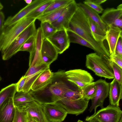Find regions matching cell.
Segmentation results:
<instances>
[{
    "instance_id": "obj_4",
    "label": "cell",
    "mask_w": 122,
    "mask_h": 122,
    "mask_svg": "<svg viewBox=\"0 0 122 122\" xmlns=\"http://www.w3.org/2000/svg\"><path fill=\"white\" fill-rule=\"evenodd\" d=\"M34 21L27 27L15 39L8 48L1 53L4 60H9L18 52L25 42L31 36L36 34L37 30Z\"/></svg>"
},
{
    "instance_id": "obj_8",
    "label": "cell",
    "mask_w": 122,
    "mask_h": 122,
    "mask_svg": "<svg viewBox=\"0 0 122 122\" xmlns=\"http://www.w3.org/2000/svg\"><path fill=\"white\" fill-rule=\"evenodd\" d=\"M42 105L48 122H61L68 114L66 111L56 102Z\"/></svg>"
},
{
    "instance_id": "obj_41",
    "label": "cell",
    "mask_w": 122,
    "mask_h": 122,
    "mask_svg": "<svg viewBox=\"0 0 122 122\" xmlns=\"http://www.w3.org/2000/svg\"><path fill=\"white\" fill-rule=\"evenodd\" d=\"M5 16L4 13L0 11V33L4 26Z\"/></svg>"
},
{
    "instance_id": "obj_39",
    "label": "cell",
    "mask_w": 122,
    "mask_h": 122,
    "mask_svg": "<svg viewBox=\"0 0 122 122\" xmlns=\"http://www.w3.org/2000/svg\"><path fill=\"white\" fill-rule=\"evenodd\" d=\"M110 59L112 61L122 68V57L117 55H114L111 57Z\"/></svg>"
},
{
    "instance_id": "obj_25",
    "label": "cell",
    "mask_w": 122,
    "mask_h": 122,
    "mask_svg": "<svg viewBox=\"0 0 122 122\" xmlns=\"http://www.w3.org/2000/svg\"><path fill=\"white\" fill-rule=\"evenodd\" d=\"M41 53L52 58L54 61L57 58L58 53L52 44L47 39L43 40L42 43Z\"/></svg>"
},
{
    "instance_id": "obj_36",
    "label": "cell",
    "mask_w": 122,
    "mask_h": 122,
    "mask_svg": "<svg viewBox=\"0 0 122 122\" xmlns=\"http://www.w3.org/2000/svg\"><path fill=\"white\" fill-rule=\"evenodd\" d=\"M83 3L94 10L98 14L102 13L104 9L100 5L92 2L91 0H86L83 2Z\"/></svg>"
},
{
    "instance_id": "obj_12",
    "label": "cell",
    "mask_w": 122,
    "mask_h": 122,
    "mask_svg": "<svg viewBox=\"0 0 122 122\" xmlns=\"http://www.w3.org/2000/svg\"><path fill=\"white\" fill-rule=\"evenodd\" d=\"M47 39L54 46L58 54L62 53L70 46V43L65 29L57 30Z\"/></svg>"
},
{
    "instance_id": "obj_34",
    "label": "cell",
    "mask_w": 122,
    "mask_h": 122,
    "mask_svg": "<svg viewBox=\"0 0 122 122\" xmlns=\"http://www.w3.org/2000/svg\"><path fill=\"white\" fill-rule=\"evenodd\" d=\"M15 107V112L13 122H27V112L25 110Z\"/></svg>"
},
{
    "instance_id": "obj_6",
    "label": "cell",
    "mask_w": 122,
    "mask_h": 122,
    "mask_svg": "<svg viewBox=\"0 0 122 122\" xmlns=\"http://www.w3.org/2000/svg\"><path fill=\"white\" fill-rule=\"evenodd\" d=\"M64 74L67 81L74 84L81 90L94 80L90 73L81 69L69 70L65 72Z\"/></svg>"
},
{
    "instance_id": "obj_1",
    "label": "cell",
    "mask_w": 122,
    "mask_h": 122,
    "mask_svg": "<svg viewBox=\"0 0 122 122\" xmlns=\"http://www.w3.org/2000/svg\"><path fill=\"white\" fill-rule=\"evenodd\" d=\"M67 29L74 32L87 41L92 46L96 53L107 59H110L109 49L103 42H98L95 40L91 29L88 17L79 7L71 18Z\"/></svg>"
},
{
    "instance_id": "obj_18",
    "label": "cell",
    "mask_w": 122,
    "mask_h": 122,
    "mask_svg": "<svg viewBox=\"0 0 122 122\" xmlns=\"http://www.w3.org/2000/svg\"><path fill=\"white\" fill-rule=\"evenodd\" d=\"M15 111L13 98L7 100L0 106V122H13Z\"/></svg>"
},
{
    "instance_id": "obj_7",
    "label": "cell",
    "mask_w": 122,
    "mask_h": 122,
    "mask_svg": "<svg viewBox=\"0 0 122 122\" xmlns=\"http://www.w3.org/2000/svg\"><path fill=\"white\" fill-rule=\"evenodd\" d=\"M95 82L96 87V93L94 97L91 100L92 104L88 109L90 112L94 110V113L96 112L98 107L101 108L104 107V101L109 96L110 87L109 83L105 80L100 79Z\"/></svg>"
},
{
    "instance_id": "obj_20",
    "label": "cell",
    "mask_w": 122,
    "mask_h": 122,
    "mask_svg": "<svg viewBox=\"0 0 122 122\" xmlns=\"http://www.w3.org/2000/svg\"><path fill=\"white\" fill-rule=\"evenodd\" d=\"M23 109L38 122H48L46 117L42 105L35 101L31 102Z\"/></svg>"
},
{
    "instance_id": "obj_23",
    "label": "cell",
    "mask_w": 122,
    "mask_h": 122,
    "mask_svg": "<svg viewBox=\"0 0 122 122\" xmlns=\"http://www.w3.org/2000/svg\"><path fill=\"white\" fill-rule=\"evenodd\" d=\"M15 106L23 109L29 103L34 100L30 92H17L13 98Z\"/></svg>"
},
{
    "instance_id": "obj_5",
    "label": "cell",
    "mask_w": 122,
    "mask_h": 122,
    "mask_svg": "<svg viewBox=\"0 0 122 122\" xmlns=\"http://www.w3.org/2000/svg\"><path fill=\"white\" fill-rule=\"evenodd\" d=\"M122 117V111L120 108L109 104L92 115L87 116L85 120L88 122L95 119L99 122H118Z\"/></svg>"
},
{
    "instance_id": "obj_47",
    "label": "cell",
    "mask_w": 122,
    "mask_h": 122,
    "mask_svg": "<svg viewBox=\"0 0 122 122\" xmlns=\"http://www.w3.org/2000/svg\"><path fill=\"white\" fill-rule=\"evenodd\" d=\"M118 122H122V117Z\"/></svg>"
},
{
    "instance_id": "obj_14",
    "label": "cell",
    "mask_w": 122,
    "mask_h": 122,
    "mask_svg": "<svg viewBox=\"0 0 122 122\" xmlns=\"http://www.w3.org/2000/svg\"><path fill=\"white\" fill-rule=\"evenodd\" d=\"M56 75L50 67L48 68L40 75L32 84L30 90L34 92L43 90L52 82Z\"/></svg>"
},
{
    "instance_id": "obj_29",
    "label": "cell",
    "mask_w": 122,
    "mask_h": 122,
    "mask_svg": "<svg viewBox=\"0 0 122 122\" xmlns=\"http://www.w3.org/2000/svg\"><path fill=\"white\" fill-rule=\"evenodd\" d=\"M54 0H47L29 13L25 17L36 19L42 15L44 11L53 2Z\"/></svg>"
},
{
    "instance_id": "obj_10",
    "label": "cell",
    "mask_w": 122,
    "mask_h": 122,
    "mask_svg": "<svg viewBox=\"0 0 122 122\" xmlns=\"http://www.w3.org/2000/svg\"><path fill=\"white\" fill-rule=\"evenodd\" d=\"M103 21L108 27L113 26L122 29V8L117 7V9L107 8L103 12L101 16Z\"/></svg>"
},
{
    "instance_id": "obj_19",
    "label": "cell",
    "mask_w": 122,
    "mask_h": 122,
    "mask_svg": "<svg viewBox=\"0 0 122 122\" xmlns=\"http://www.w3.org/2000/svg\"><path fill=\"white\" fill-rule=\"evenodd\" d=\"M106 32V39L108 43L111 57L115 54L116 46L118 40L122 35V29L117 27L111 26L108 27Z\"/></svg>"
},
{
    "instance_id": "obj_40",
    "label": "cell",
    "mask_w": 122,
    "mask_h": 122,
    "mask_svg": "<svg viewBox=\"0 0 122 122\" xmlns=\"http://www.w3.org/2000/svg\"><path fill=\"white\" fill-rule=\"evenodd\" d=\"M42 59L44 62L50 66L54 61L50 57L41 54Z\"/></svg>"
},
{
    "instance_id": "obj_30",
    "label": "cell",
    "mask_w": 122,
    "mask_h": 122,
    "mask_svg": "<svg viewBox=\"0 0 122 122\" xmlns=\"http://www.w3.org/2000/svg\"><path fill=\"white\" fill-rule=\"evenodd\" d=\"M96 91L95 82L87 85L81 90L82 98L88 100L92 99L95 96Z\"/></svg>"
},
{
    "instance_id": "obj_35",
    "label": "cell",
    "mask_w": 122,
    "mask_h": 122,
    "mask_svg": "<svg viewBox=\"0 0 122 122\" xmlns=\"http://www.w3.org/2000/svg\"><path fill=\"white\" fill-rule=\"evenodd\" d=\"M114 78L120 84H122V68L112 61Z\"/></svg>"
},
{
    "instance_id": "obj_16",
    "label": "cell",
    "mask_w": 122,
    "mask_h": 122,
    "mask_svg": "<svg viewBox=\"0 0 122 122\" xmlns=\"http://www.w3.org/2000/svg\"><path fill=\"white\" fill-rule=\"evenodd\" d=\"M47 0H35L27 5L13 16L8 17L5 21V26L11 25L25 18L27 15L37 7Z\"/></svg>"
},
{
    "instance_id": "obj_27",
    "label": "cell",
    "mask_w": 122,
    "mask_h": 122,
    "mask_svg": "<svg viewBox=\"0 0 122 122\" xmlns=\"http://www.w3.org/2000/svg\"><path fill=\"white\" fill-rule=\"evenodd\" d=\"M16 92V83L12 84L0 91V106L7 100L13 98Z\"/></svg>"
},
{
    "instance_id": "obj_46",
    "label": "cell",
    "mask_w": 122,
    "mask_h": 122,
    "mask_svg": "<svg viewBox=\"0 0 122 122\" xmlns=\"http://www.w3.org/2000/svg\"><path fill=\"white\" fill-rule=\"evenodd\" d=\"M3 6L1 3L0 2V11L3 8Z\"/></svg>"
},
{
    "instance_id": "obj_44",
    "label": "cell",
    "mask_w": 122,
    "mask_h": 122,
    "mask_svg": "<svg viewBox=\"0 0 122 122\" xmlns=\"http://www.w3.org/2000/svg\"><path fill=\"white\" fill-rule=\"evenodd\" d=\"M24 1L28 5L31 4L33 0H24Z\"/></svg>"
},
{
    "instance_id": "obj_26",
    "label": "cell",
    "mask_w": 122,
    "mask_h": 122,
    "mask_svg": "<svg viewBox=\"0 0 122 122\" xmlns=\"http://www.w3.org/2000/svg\"><path fill=\"white\" fill-rule=\"evenodd\" d=\"M88 18L91 29L95 40L98 42H103L106 38V32L98 24Z\"/></svg>"
},
{
    "instance_id": "obj_17",
    "label": "cell",
    "mask_w": 122,
    "mask_h": 122,
    "mask_svg": "<svg viewBox=\"0 0 122 122\" xmlns=\"http://www.w3.org/2000/svg\"><path fill=\"white\" fill-rule=\"evenodd\" d=\"M49 66L44 63L38 66L29 67L24 75L26 79L22 92H29L35 81L42 72Z\"/></svg>"
},
{
    "instance_id": "obj_32",
    "label": "cell",
    "mask_w": 122,
    "mask_h": 122,
    "mask_svg": "<svg viewBox=\"0 0 122 122\" xmlns=\"http://www.w3.org/2000/svg\"><path fill=\"white\" fill-rule=\"evenodd\" d=\"M40 27L43 40L48 38L57 30L51 23L47 22H41Z\"/></svg>"
},
{
    "instance_id": "obj_48",
    "label": "cell",
    "mask_w": 122,
    "mask_h": 122,
    "mask_svg": "<svg viewBox=\"0 0 122 122\" xmlns=\"http://www.w3.org/2000/svg\"><path fill=\"white\" fill-rule=\"evenodd\" d=\"M77 122H84L82 120H78V121H77Z\"/></svg>"
},
{
    "instance_id": "obj_38",
    "label": "cell",
    "mask_w": 122,
    "mask_h": 122,
    "mask_svg": "<svg viewBox=\"0 0 122 122\" xmlns=\"http://www.w3.org/2000/svg\"><path fill=\"white\" fill-rule=\"evenodd\" d=\"M26 79V77L24 76H23L16 83V92H19L22 91Z\"/></svg>"
},
{
    "instance_id": "obj_42",
    "label": "cell",
    "mask_w": 122,
    "mask_h": 122,
    "mask_svg": "<svg viewBox=\"0 0 122 122\" xmlns=\"http://www.w3.org/2000/svg\"><path fill=\"white\" fill-rule=\"evenodd\" d=\"M91 0L92 2L99 5L107 1V0Z\"/></svg>"
},
{
    "instance_id": "obj_21",
    "label": "cell",
    "mask_w": 122,
    "mask_h": 122,
    "mask_svg": "<svg viewBox=\"0 0 122 122\" xmlns=\"http://www.w3.org/2000/svg\"><path fill=\"white\" fill-rule=\"evenodd\" d=\"M109 85L110 104L119 107L120 101L122 98V84L119 83L114 78Z\"/></svg>"
},
{
    "instance_id": "obj_15",
    "label": "cell",
    "mask_w": 122,
    "mask_h": 122,
    "mask_svg": "<svg viewBox=\"0 0 122 122\" xmlns=\"http://www.w3.org/2000/svg\"><path fill=\"white\" fill-rule=\"evenodd\" d=\"M35 39V50L32 52L30 54L29 67L38 66L45 63L43 61L41 56V47L43 39L42 30L40 27L37 30Z\"/></svg>"
},
{
    "instance_id": "obj_3",
    "label": "cell",
    "mask_w": 122,
    "mask_h": 122,
    "mask_svg": "<svg viewBox=\"0 0 122 122\" xmlns=\"http://www.w3.org/2000/svg\"><path fill=\"white\" fill-rule=\"evenodd\" d=\"M112 63L110 59L96 53H90L86 56V67L97 75L108 79L114 78Z\"/></svg>"
},
{
    "instance_id": "obj_2",
    "label": "cell",
    "mask_w": 122,
    "mask_h": 122,
    "mask_svg": "<svg viewBox=\"0 0 122 122\" xmlns=\"http://www.w3.org/2000/svg\"><path fill=\"white\" fill-rule=\"evenodd\" d=\"M36 19L25 17L11 25L4 26L0 33V51L4 52L13 41Z\"/></svg>"
},
{
    "instance_id": "obj_49",
    "label": "cell",
    "mask_w": 122,
    "mask_h": 122,
    "mask_svg": "<svg viewBox=\"0 0 122 122\" xmlns=\"http://www.w3.org/2000/svg\"><path fill=\"white\" fill-rule=\"evenodd\" d=\"M2 80V78L0 76V81Z\"/></svg>"
},
{
    "instance_id": "obj_43",
    "label": "cell",
    "mask_w": 122,
    "mask_h": 122,
    "mask_svg": "<svg viewBox=\"0 0 122 122\" xmlns=\"http://www.w3.org/2000/svg\"><path fill=\"white\" fill-rule=\"evenodd\" d=\"M27 122H38L33 119L27 113Z\"/></svg>"
},
{
    "instance_id": "obj_13",
    "label": "cell",
    "mask_w": 122,
    "mask_h": 122,
    "mask_svg": "<svg viewBox=\"0 0 122 122\" xmlns=\"http://www.w3.org/2000/svg\"><path fill=\"white\" fill-rule=\"evenodd\" d=\"M77 4L73 0L57 19L51 23L57 30L68 29L70 20L78 8Z\"/></svg>"
},
{
    "instance_id": "obj_11",
    "label": "cell",
    "mask_w": 122,
    "mask_h": 122,
    "mask_svg": "<svg viewBox=\"0 0 122 122\" xmlns=\"http://www.w3.org/2000/svg\"><path fill=\"white\" fill-rule=\"evenodd\" d=\"M89 101L82 98L74 101L61 99L56 102L66 111L68 114L77 116L83 113L86 110Z\"/></svg>"
},
{
    "instance_id": "obj_24",
    "label": "cell",
    "mask_w": 122,
    "mask_h": 122,
    "mask_svg": "<svg viewBox=\"0 0 122 122\" xmlns=\"http://www.w3.org/2000/svg\"><path fill=\"white\" fill-rule=\"evenodd\" d=\"M69 5L64 7L42 15L37 19L41 22L45 21L51 24L57 19L66 9Z\"/></svg>"
},
{
    "instance_id": "obj_28",
    "label": "cell",
    "mask_w": 122,
    "mask_h": 122,
    "mask_svg": "<svg viewBox=\"0 0 122 122\" xmlns=\"http://www.w3.org/2000/svg\"><path fill=\"white\" fill-rule=\"evenodd\" d=\"M66 32L70 43H73L78 44L94 50V49L92 46L77 34L68 29L66 30Z\"/></svg>"
},
{
    "instance_id": "obj_45",
    "label": "cell",
    "mask_w": 122,
    "mask_h": 122,
    "mask_svg": "<svg viewBox=\"0 0 122 122\" xmlns=\"http://www.w3.org/2000/svg\"><path fill=\"white\" fill-rule=\"evenodd\" d=\"M88 122H99L97 120L95 119H92V120L88 121Z\"/></svg>"
},
{
    "instance_id": "obj_31",
    "label": "cell",
    "mask_w": 122,
    "mask_h": 122,
    "mask_svg": "<svg viewBox=\"0 0 122 122\" xmlns=\"http://www.w3.org/2000/svg\"><path fill=\"white\" fill-rule=\"evenodd\" d=\"M73 0H54L53 2L45 10L42 15L66 6L69 4Z\"/></svg>"
},
{
    "instance_id": "obj_9",
    "label": "cell",
    "mask_w": 122,
    "mask_h": 122,
    "mask_svg": "<svg viewBox=\"0 0 122 122\" xmlns=\"http://www.w3.org/2000/svg\"><path fill=\"white\" fill-rule=\"evenodd\" d=\"M76 86L74 84L71 86L62 81L52 83L48 86L49 103L55 102L61 99L66 92Z\"/></svg>"
},
{
    "instance_id": "obj_22",
    "label": "cell",
    "mask_w": 122,
    "mask_h": 122,
    "mask_svg": "<svg viewBox=\"0 0 122 122\" xmlns=\"http://www.w3.org/2000/svg\"><path fill=\"white\" fill-rule=\"evenodd\" d=\"M77 4L78 7L88 18L98 24L103 30L106 32L108 27L103 21L99 14L83 3H79Z\"/></svg>"
},
{
    "instance_id": "obj_37",
    "label": "cell",
    "mask_w": 122,
    "mask_h": 122,
    "mask_svg": "<svg viewBox=\"0 0 122 122\" xmlns=\"http://www.w3.org/2000/svg\"><path fill=\"white\" fill-rule=\"evenodd\" d=\"M114 55L122 57V35L120 36L118 40L116 46Z\"/></svg>"
},
{
    "instance_id": "obj_33",
    "label": "cell",
    "mask_w": 122,
    "mask_h": 122,
    "mask_svg": "<svg viewBox=\"0 0 122 122\" xmlns=\"http://www.w3.org/2000/svg\"><path fill=\"white\" fill-rule=\"evenodd\" d=\"M35 35L36 34L30 37L22 46L19 51H27L29 52L30 54L32 52L35 48Z\"/></svg>"
}]
</instances>
